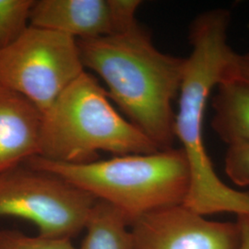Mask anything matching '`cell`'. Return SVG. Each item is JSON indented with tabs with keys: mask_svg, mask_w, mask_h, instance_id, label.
Here are the masks:
<instances>
[{
	"mask_svg": "<svg viewBox=\"0 0 249 249\" xmlns=\"http://www.w3.org/2000/svg\"><path fill=\"white\" fill-rule=\"evenodd\" d=\"M229 10L203 11L189 27L191 53L186 57L175 118V137L190 170V188L184 205L201 215L249 214V193L225 185L217 176L203 140L207 101L225 80L236 52L228 44Z\"/></svg>",
	"mask_w": 249,
	"mask_h": 249,
	"instance_id": "6da1fadb",
	"label": "cell"
},
{
	"mask_svg": "<svg viewBox=\"0 0 249 249\" xmlns=\"http://www.w3.org/2000/svg\"><path fill=\"white\" fill-rule=\"evenodd\" d=\"M43 114L0 82V173L39 155Z\"/></svg>",
	"mask_w": 249,
	"mask_h": 249,
	"instance_id": "ba28073f",
	"label": "cell"
},
{
	"mask_svg": "<svg viewBox=\"0 0 249 249\" xmlns=\"http://www.w3.org/2000/svg\"><path fill=\"white\" fill-rule=\"evenodd\" d=\"M0 249H78L69 238L30 236L17 230H0Z\"/></svg>",
	"mask_w": 249,
	"mask_h": 249,
	"instance_id": "4fadbf2b",
	"label": "cell"
},
{
	"mask_svg": "<svg viewBox=\"0 0 249 249\" xmlns=\"http://www.w3.org/2000/svg\"><path fill=\"white\" fill-rule=\"evenodd\" d=\"M132 249H239L236 223L214 222L184 204L146 214L129 227Z\"/></svg>",
	"mask_w": 249,
	"mask_h": 249,
	"instance_id": "52a82bcc",
	"label": "cell"
},
{
	"mask_svg": "<svg viewBox=\"0 0 249 249\" xmlns=\"http://www.w3.org/2000/svg\"><path fill=\"white\" fill-rule=\"evenodd\" d=\"M226 79H234L249 83V51L244 53H236L227 71Z\"/></svg>",
	"mask_w": 249,
	"mask_h": 249,
	"instance_id": "9a60e30c",
	"label": "cell"
},
{
	"mask_svg": "<svg viewBox=\"0 0 249 249\" xmlns=\"http://www.w3.org/2000/svg\"><path fill=\"white\" fill-rule=\"evenodd\" d=\"M79 249H132L129 224L116 208L97 200L85 225Z\"/></svg>",
	"mask_w": 249,
	"mask_h": 249,
	"instance_id": "8fae6325",
	"label": "cell"
},
{
	"mask_svg": "<svg viewBox=\"0 0 249 249\" xmlns=\"http://www.w3.org/2000/svg\"><path fill=\"white\" fill-rule=\"evenodd\" d=\"M237 223L240 227L241 246L239 249H249V214L237 216Z\"/></svg>",
	"mask_w": 249,
	"mask_h": 249,
	"instance_id": "2e32d148",
	"label": "cell"
},
{
	"mask_svg": "<svg viewBox=\"0 0 249 249\" xmlns=\"http://www.w3.org/2000/svg\"><path fill=\"white\" fill-rule=\"evenodd\" d=\"M96 198L26 161L0 173V216L34 223L38 234L72 239L85 229Z\"/></svg>",
	"mask_w": 249,
	"mask_h": 249,
	"instance_id": "5b68a950",
	"label": "cell"
},
{
	"mask_svg": "<svg viewBox=\"0 0 249 249\" xmlns=\"http://www.w3.org/2000/svg\"><path fill=\"white\" fill-rule=\"evenodd\" d=\"M30 25L64 34L77 41L116 33L109 0L35 1Z\"/></svg>",
	"mask_w": 249,
	"mask_h": 249,
	"instance_id": "9c48e42d",
	"label": "cell"
},
{
	"mask_svg": "<svg viewBox=\"0 0 249 249\" xmlns=\"http://www.w3.org/2000/svg\"><path fill=\"white\" fill-rule=\"evenodd\" d=\"M160 149L111 103L106 89L84 71L43 113L38 157L63 163L147 154Z\"/></svg>",
	"mask_w": 249,
	"mask_h": 249,
	"instance_id": "277c9868",
	"label": "cell"
},
{
	"mask_svg": "<svg viewBox=\"0 0 249 249\" xmlns=\"http://www.w3.org/2000/svg\"><path fill=\"white\" fill-rule=\"evenodd\" d=\"M224 169L235 185L239 187L249 186V143L228 146Z\"/></svg>",
	"mask_w": 249,
	"mask_h": 249,
	"instance_id": "5bb4252c",
	"label": "cell"
},
{
	"mask_svg": "<svg viewBox=\"0 0 249 249\" xmlns=\"http://www.w3.org/2000/svg\"><path fill=\"white\" fill-rule=\"evenodd\" d=\"M84 71L78 41L43 28L30 25L13 45L0 51V82L42 114Z\"/></svg>",
	"mask_w": 249,
	"mask_h": 249,
	"instance_id": "8992f818",
	"label": "cell"
},
{
	"mask_svg": "<svg viewBox=\"0 0 249 249\" xmlns=\"http://www.w3.org/2000/svg\"><path fill=\"white\" fill-rule=\"evenodd\" d=\"M212 127L228 146L249 143V83L223 80L213 98Z\"/></svg>",
	"mask_w": 249,
	"mask_h": 249,
	"instance_id": "30bf717a",
	"label": "cell"
},
{
	"mask_svg": "<svg viewBox=\"0 0 249 249\" xmlns=\"http://www.w3.org/2000/svg\"><path fill=\"white\" fill-rule=\"evenodd\" d=\"M26 162L113 206L129 227L146 214L184 204L190 188V170L181 148L86 163L55 162L38 156Z\"/></svg>",
	"mask_w": 249,
	"mask_h": 249,
	"instance_id": "3957f363",
	"label": "cell"
},
{
	"mask_svg": "<svg viewBox=\"0 0 249 249\" xmlns=\"http://www.w3.org/2000/svg\"><path fill=\"white\" fill-rule=\"evenodd\" d=\"M85 70L94 72L124 117L160 150L176 141L173 102L179 94L186 57L162 53L140 23L111 36L78 40Z\"/></svg>",
	"mask_w": 249,
	"mask_h": 249,
	"instance_id": "7a4b0ae2",
	"label": "cell"
},
{
	"mask_svg": "<svg viewBox=\"0 0 249 249\" xmlns=\"http://www.w3.org/2000/svg\"><path fill=\"white\" fill-rule=\"evenodd\" d=\"M35 0H0V51L13 45L30 27Z\"/></svg>",
	"mask_w": 249,
	"mask_h": 249,
	"instance_id": "7c38bea8",
	"label": "cell"
}]
</instances>
